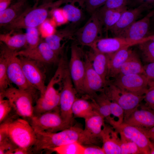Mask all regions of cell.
I'll use <instances>...</instances> for the list:
<instances>
[{"instance_id": "816d5d0a", "label": "cell", "mask_w": 154, "mask_h": 154, "mask_svg": "<svg viewBox=\"0 0 154 154\" xmlns=\"http://www.w3.org/2000/svg\"><path fill=\"white\" fill-rule=\"evenodd\" d=\"M139 5H144L148 9H150L154 5V0H137Z\"/></svg>"}, {"instance_id": "9c48e42d", "label": "cell", "mask_w": 154, "mask_h": 154, "mask_svg": "<svg viewBox=\"0 0 154 154\" xmlns=\"http://www.w3.org/2000/svg\"><path fill=\"white\" fill-rule=\"evenodd\" d=\"M86 53L77 43L71 46V55L68 64L70 75L77 92L82 94L83 82L85 72Z\"/></svg>"}, {"instance_id": "681fc988", "label": "cell", "mask_w": 154, "mask_h": 154, "mask_svg": "<svg viewBox=\"0 0 154 154\" xmlns=\"http://www.w3.org/2000/svg\"><path fill=\"white\" fill-rule=\"evenodd\" d=\"M141 128L147 134L150 141L154 144V126L149 129Z\"/></svg>"}, {"instance_id": "d590c367", "label": "cell", "mask_w": 154, "mask_h": 154, "mask_svg": "<svg viewBox=\"0 0 154 154\" xmlns=\"http://www.w3.org/2000/svg\"><path fill=\"white\" fill-rule=\"evenodd\" d=\"M119 133L120 138L121 154H142L135 143L121 133Z\"/></svg>"}, {"instance_id": "8992f818", "label": "cell", "mask_w": 154, "mask_h": 154, "mask_svg": "<svg viewBox=\"0 0 154 154\" xmlns=\"http://www.w3.org/2000/svg\"><path fill=\"white\" fill-rule=\"evenodd\" d=\"M104 92L110 100L116 102L123 109L124 112V120L138 108L144 99V95L135 94L111 82L107 81Z\"/></svg>"}, {"instance_id": "7a4b0ae2", "label": "cell", "mask_w": 154, "mask_h": 154, "mask_svg": "<svg viewBox=\"0 0 154 154\" xmlns=\"http://www.w3.org/2000/svg\"><path fill=\"white\" fill-rule=\"evenodd\" d=\"M35 94L30 91L10 86L0 95L8 100L16 114L29 120L34 116L33 98Z\"/></svg>"}, {"instance_id": "60d3db41", "label": "cell", "mask_w": 154, "mask_h": 154, "mask_svg": "<svg viewBox=\"0 0 154 154\" xmlns=\"http://www.w3.org/2000/svg\"><path fill=\"white\" fill-rule=\"evenodd\" d=\"M17 147L8 137L0 141V154H9Z\"/></svg>"}, {"instance_id": "ba28073f", "label": "cell", "mask_w": 154, "mask_h": 154, "mask_svg": "<svg viewBox=\"0 0 154 154\" xmlns=\"http://www.w3.org/2000/svg\"><path fill=\"white\" fill-rule=\"evenodd\" d=\"M28 121L35 132H56L71 126L63 119L59 109L34 115Z\"/></svg>"}, {"instance_id": "44dd1931", "label": "cell", "mask_w": 154, "mask_h": 154, "mask_svg": "<svg viewBox=\"0 0 154 154\" xmlns=\"http://www.w3.org/2000/svg\"><path fill=\"white\" fill-rule=\"evenodd\" d=\"M147 9L145 5H140L135 9H127L123 13L117 22L109 31L115 37H119L136 21L143 11Z\"/></svg>"}, {"instance_id": "11a10c76", "label": "cell", "mask_w": 154, "mask_h": 154, "mask_svg": "<svg viewBox=\"0 0 154 154\" xmlns=\"http://www.w3.org/2000/svg\"><path fill=\"white\" fill-rule=\"evenodd\" d=\"M53 0H41V3H51Z\"/></svg>"}, {"instance_id": "bcb514c9", "label": "cell", "mask_w": 154, "mask_h": 154, "mask_svg": "<svg viewBox=\"0 0 154 154\" xmlns=\"http://www.w3.org/2000/svg\"><path fill=\"white\" fill-rule=\"evenodd\" d=\"M83 154H105L102 147L93 145L84 146Z\"/></svg>"}, {"instance_id": "db71d44e", "label": "cell", "mask_w": 154, "mask_h": 154, "mask_svg": "<svg viewBox=\"0 0 154 154\" xmlns=\"http://www.w3.org/2000/svg\"><path fill=\"white\" fill-rule=\"evenodd\" d=\"M149 88L154 87V80H150L148 82Z\"/></svg>"}, {"instance_id": "52a82bcc", "label": "cell", "mask_w": 154, "mask_h": 154, "mask_svg": "<svg viewBox=\"0 0 154 154\" xmlns=\"http://www.w3.org/2000/svg\"><path fill=\"white\" fill-rule=\"evenodd\" d=\"M62 86L59 106L60 113L64 121L72 126L74 117L72 109L77 98V92L70 75L68 66L64 71Z\"/></svg>"}, {"instance_id": "4dcf8cb0", "label": "cell", "mask_w": 154, "mask_h": 154, "mask_svg": "<svg viewBox=\"0 0 154 154\" xmlns=\"http://www.w3.org/2000/svg\"><path fill=\"white\" fill-rule=\"evenodd\" d=\"M94 110L102 115L106 120L111 117L110 100L104 91L90 98Z\"/></svg>"}, {"instance_id": "8d00e7d4", "label": "cell", "mask_w": 154, "mask_h": 154, "mask_svg": "<svg viewBox=\"0 0 154 154\" xmlns=\"http://www.w3.org/2000/svg\"><path fill=\"white\" fill-rule=\"evenodd\" d=\"M84 149V145L75 142L55 148L51 151L59 154H83Z\"/></svg>"}, {"instance_id": "d6986e66", "label": "cell", "mask_w": 154, "mask_h": 154, "mask_svg": "<svg viewBox=\"0 0 154 154\" xmlns=\"http://www.w3.org/2000/svg\"><path fill=\"white\" fill-rule=\"evenodd\" d=\"M123 122L141 128H150L154 126V111L145 105L135 110Z\"/></svg>"}, {"instance_id": "b9f144b4", "label": "cell", "mask_w": 154, "mask_h": 154, "mask_svg": "<svg viewBox=\"0 0 154 154\" xmlns=\"http://www.w3.org/2000/svg\"><path fill=\"white\" fill-rule=\"evenodd\" d=\"M129 0H107L101 8L115 9L126 7Z\"/></svg>"}, {"instance_id": "7bdbcfd3", "label": "cell", "mask_w": 154, "mask_h": 154, "mask_svg": "<svg viewBox=\"0 0 154 154\" xmlns=\"http://www.w3.org/2000/svg\"><path fill=\"white\" fill-rule=\"evenodd\" d=\"M51 10L54 19L58 25L63 24L68 21L62 8H57Z\"/></svg>"}, {"instance_id": "ac0fdd59", "label": "cell", "mask_w": 154, "mask_h": 154, "mask_svg": "<svg viewBox=\"0 0 154 154\" xmlns=\"http://www.w3.org/2000/svg\"><path fill=\"white\" fill-rule=\"evenodd\" d=\"M140 43L119 37L102 38L97 40L90 48L96 51L110 54L123 48L130 47Z\"/></svg>"}, {"instance_id": "5b68a950", "label": "cell", "mask_w": 154, "mask_h": 154, "mask_svg": "<svg viewBox=\"0 0 154 154\" xmlns=\"http://www.w3.org/2000/svg\"><path fill=\"white\" fill-rule=\"evenodd\" d=\"M6 122L8 123V135L12 141L18 147L32 150L37 137L29 121L18 117Z\"/></svg>"}, {"instance_id": "ab89813d", "label": "cell", "mask_w": 154, "mask_h": 154, "mask_svg": "<svg viewBox=\"0 0 154 154\" xmlns=\"http://www.w3.org/2000/svg\"><path fill=\"white\" fill-rule=\"evenodd\" d=\"M107 0H84L86 9L90 15L103 6Z\"/></svg>"}, {"instance_id": "1f68e13d", "label": "cell", "mask_w": 154, "mask_h": 154, "mask_svg": "<svg viewBox=\"0 0 154 154\" xmlns=\"http://www.w3.org/2000/svg\"><path fill=\"white\" fill-rule=\"evenodd\" d=\"M19 117L8 100L0 95V124Z\"/></svg>"}, {"instance_id": "83f0119b", "label": "cell", "mask_w": 154, "mask_h": 154, "mask_svg": "<svg viewBox=\"0 0 154 154\" xmlns=\"http://www.w3.org/2000/svg\"><path fill=\"white\" fill-rule=\"evenodd\" d=\"M14 30L0 34V42L15 51L27 46L25 33H15Z\"/></svg>"}, {"instance_id": "d6a6232c", "label": "cell", "mask_w": 154, "mask_h": 154, "mask_svg": "<svg viewBox=\"0 0 154 154\" xmlns=\"http://www.w3.org/2000/svg\"><path fill=\"white\" fill-rule=\"evenodd\" d=\"M111 117L106 120L112 127L118 125L123 122L124 111L116 102L111 101L110 106Z\"/></svg>"}, {"instance_id": "e0dca14e", "label": "cell", "mask_w": 154, "mask_h": 154, "mask_svg": "<svg viewBox=\"0 0 154 154\" xmlns=\"http://www.w3.org/2000/svg\"><path fill=\"white\" fill-rule=\"evenodd\" d=\"M154 15V10L142 19L136 21L118 37L141 42L147 40V35L150 27L151 17Z\"/></svg>"}, {"instance_id": "277c9868", "label": "cell", "mask_w": 154, "mask_h": 154, "mask_svg": "<svg viewBox=\"0 0 154 154\" xmlns=\"http://www.w3.org/2000/svg\"><path fill=\"white\" fill-rule=\"evenodd\" d=\"M0 51V55L7 61V72L10 82L20 89L35 94L36 90L29 84L25 77L20 58L16 54L17 51L9 48L1 42Z\"/></svg>"}, {"instance_id": "ffe728a7", "label": "cell", "mask_w": 154, "mask_h": 154, "mask_svg": "<svg viewBox=\"0 0 154 154\" xmlns=\"http://www.w3.org/2000/svg\"><path fill=\"white\" fill-rule=\"evenodd\" d=\"M76 29L74 25L72 24L46 37L45 38L44 41L55 53L59 56L63 53L64 45L62 44V41L67 39L73 40Z\"/></svg>"}, {"instance_id": "836d02e7", "label": "cell", "mask_w": 154, "mask_h": 154, "mask_svg": "<svg viewBox=\"0 0 154 154\" xmlns=\"http://www.w3.org/2000/svg\"><path fill=\"white\" fill-rule=\"evenodd\" d=\"M62 9L68 21L72 24L79 22L83 17L82 10L73 4H66Z\"/></svg>"}, {"instance_id": "9a60e30c", "label": "cell", "mask_w": 154, "mask_h": 154, "mask_svg": "<svg viewBox=\"0 0 154 154\" xmlns=\"http://www.w3.org/2000/svg\"><path fill=\"white\" fill-rule=\"evenodd\" d=\"M25 77L29 84L39 91L40 94L44 92L45 85L44 75L37 63L31 59L19 56Z\"/></svg>"}, {"instance_id": "7dc6e473", "label": "cell", "mask_w": 154, "mask_h": 154, "mask_svg": "<svg viewBox=\"0 0 154 154\" xmlns=\"http://www.w3.org/2000/svg\"><path fill=\"white\" fill-rule=\"evenodd\" d=\"M145 75L149 81L154 80V62L149 63L144 66Z\"/></svg>"}, {"instance_id": "f1b7e54d", "label": "cell", "mask_w": 154, "mask_h": 154, "mask_svg": "<svg viewBox=\"0 0 154 154\" xmlns=\"http://www.w3.org/2000/svg\"><path fill=\"white\" fill-rule=\"evenodd\" d=\"M132 74H145L144 66L139 55L136 51L132 50L122 65L119 75Z\"/></svg>"}, {"instance_id": "484cf974", "label": "cell", "mask_w": 154, "mask_h": 154, "mask_svg": "<svg viewBox=\"0 0 154 154\" xmlns=\"http://www.w3.org/2000/svg\"><path fill=\"white\" fill-rule=\"evenodd\" d=\"M127 9V6L115 9L100 7L98 9L96 12L103 31L106 32L109 31L117 22L123 13Z\"/></svg>"}, {"instance_id": "8fae6325", "label": "cell", "mask_w": 154, "mask_h": 154, "mask_svg": "<svg viewBox=\"0 0 154 154\" xmlns=\"http://www.w3.org/2000/svg\"><path fill=\"white\" fill-rule=\"evenodd\" d=\"M91 15L85 25L76 29L74 35L79 44L90 47L97 40L102 38L103 31L96 11Z\"/></svg>"}, {"instance_id": "30bf717a", "label": "cell", "mask_w": 154, "mask_h": 154, "mask_svg": "<svg viewBox=\"0 0 154 154\" xmlns=\"http://www.w3.org/2000/svg\"><path fill=\"white\" fill-rule=\"evenodd\" d=\"M57 79L52 77L46 86L44 93L37 100L34 107V115L59 109L60 91L56 89V85L58 84Z\"/></svg>"}, {"instance_id": "4fadbf2b", "label": "cell", "mask_w": 154, "mask_h": 154, "mask_svg": "<svg viewBox=\"0 0 154 154\" xmlns=\"http://www.w3.org/2000/svg\"><path fill=\"white\" fill-rule=\"evenodd\" d=\"M19 56H22L37 62L47 64L59 62V56L50 48L44 41H41L38 45L33 48L26 47L16 52Z\"/></svg>"}, {"instance_id": "f35d334b", "label": "cell", "mask_w": 154, "mask_h": 154, "mask_svg": "<svg viewBox=\"0 0 154 154\" xmlns=\"http://www.w3.org/2000/svg\"><path fill=\"white\" fill-rule=\"evenodd\" d=\"M10 83L7 74L6 60L0 54V92L8 88Z\"/></svg>"}, {"instance_id": "e575fe53", "label": "cell", "mask_w": 154, "mask_h": 154, "mask_svg": "<svg viewBox=\"0 0 154 154\" xmlns=\"http://www.w3.org/2000/svg\"><path fill=\"white\" fill-rule=\"evenodd\" d=\"M138 44L143 61L147 63L154 62V41L149 39Z\"/></svg>"}, {"instance_id": "f546056e", "label": "cell", "mask_w": 154, "mask_h": 154, "mask_svg": "<svg viewBox=\"0 0 154 154\" xmlns=\"http://www.w3.org/2000/svg\"><path fill=\"white\" fill-rule=\"evenodd\" d=\"M74 117L84 119L92 115L94 112L92 104L85 99L77 98L72 109Z\"/></svg>"}, {"instance_id": "d4e9b609", "label": "cell", "mask_w": 154, "mask_h": 154, "mask_svg": "<svg viewBox=\"0 0 154 154\" xmlns=\"http://www.w3.org/2000/svg\"><path fill=\"white\" fill-rule=\"evenodd\" d=\"M28 0H17L7 9L0 12V26L9 24L21 15L29 7Z\"/></svg>"}, {"instance_id": "603a6c76", "label": "cell", "mask_w": 154, "mask_h": 154, "mask_svg": "<svg viewBox=\"0 0 154 154\" xmlns=\"http://www.w3.org/2000/svg\"><path fill=\"white\" fill-rule=\"evenodd\" d=\"M130 47L123 48L115 52L109 54V58L107 80L115 78L119 74L121 68L128 57L132 50Z\"/></svg>"}, {"instance_id": "c3c4849f", "label": "cell", "mask_w": 154, "mask_h": 154, "mask_svg": "<svg viewBox=\"0 0 154 154\" xmlns=\"http://www.w3.org/2000/svg\"><path fill=\"white\" fill-rule=\"evenodd\" d=\"M33 153L32 150H31L17 147L12 150L10 154H27Z\"/></svg>"}, {"instance_id": "2e32d148", "label": "cell", "mask_w": 154, "mask_h": 154, "mask_svg": "<svg viewBox=\"0 0 154 154\" xmlns=\"http://www.w3.org/2000/svg\"><path fill=\"white\" fill-rule=\"evenodd\" d=\"M113 127L135 143L142 154H150L149 145L151 141L141 128L124 122Z\"/></svg>"}, {"instance_id": "4316f807", "label": "cell", "mask_w": 154, "mask_h": 154, "mask_svg": "<svg viewBox=\"0 0 154 154\" xmlns=\"http://www.w3.org/2000/svg\"><path fill=\"white\" fill-rule=\"evenodd\" d=\"M105 118L97 112L85 120V132L90 137L98 140L101 139V133L105 125Z\"/></svg>"}, {"instance_id": "f6af8a7d", "label": "cell", "mask_w": 154, "mask_h": 154, "mask_svg": "<svg viewBox=\"0 0 154 154\" xmlns=\"http://www.w3.org/2000/svg\"><path fill=\"white\" fill-rule=\"evenodd\" d=\"M145 105L154 111V87L149 88L144 95Z\"/></svg>"}, {"instance_id": "f907efd6", "label": "cell", "mask_w": 154, "mask_h": 154, "mask_svg": "<svg viewBox=\"0 0 154 154\" xmlns=\"http://www.w3.org/2000/svg\"><path fill=\"white\" fill-rule=\"evenodd\" d=\"M15 0H0V12L7 9Z\"/></svg>"}, {"instance_id": "f5cc1de1", "label": "cell", "mask_w": 154, "mask_h": 154, "mask_svg": "<svg viewBox=\"0 0 154 154\" xmlns=\"http://www.w3.org/2000/svg\"><path fill=\"white\" fill-rule=\"evenodd\" d=\"M149 147L150 154H154V144L151 141L149 143Z\"/></svg>"}, {"instance_id": "ee69618b", "label": "cell", "mask_w": 154, "mask_h": 154, "mask_svg": "<svg viewBox=\"0 0 154 154\" xmlns=\"http://www.w3.org/2000/svg\"><path fill=\"white\" fill-rule=\"evenodd\" d=\"M40 26L41 33L45 38L53 34L56 31L54 27L49 21L46 20Z\"/></svg>"}, {"instance_id": "6da1fadb", "label": "cell", "mask_w": 154, "mask_h": 154, "mask_svg": "<svg viewBox=\"0 0 154 154\" xmlns=\"http://www.w3.org/2000/svg\"><path fill=\"white\" fill-rule=\"evenodd\" d=\"M35 133L37 139L32 148L35 153L45 150L51 151L55 148L75 142L84 145H93L98 140L91 137L84 129L76 126L56 132Z\"/></svg>"}, {"instance_id": "7402d4cb", "label": "cell", "mask_w": 154, "mask_h": 154, "mask_svg": "<svg viewBox=\"0 0 154 154\" xmlns=\"http://www.w3.org/2000/svg\"><path fill=\"white\" fill-rule=\"evenodd\" d=\"M119 133L112 127L105 124L101 138L105 154H121L120 138Z\"/></svg>"}, {"instance_id": "cb8c5ba5", "label": "cell", "mask_w": 154, "mask_h": 154, "mask_svg": "<svg viewBox=\"0 0 154 154\" xmlns=\"http://www.w3.org/2000/svg\"><path fill=\"white\" fill-rule=\"evenodd\" d=\"M86 54L93 68L104 80L107 82L109 55L96 51L92 48Z\"/></svg>"}, {"instance_id": "7c38bea8", "label": "cell", "mask_w": 154, "mask_h": 154, "mask_svg": "<svg viewBox=\"0 0 154 154\" xmlns=\"http://www.w3.org/2000/svg\"><path fill=\"white\" fill-rule=\"evenodd\" d=\"M148 82L144 74H132L119 75L111 82L127 91L143 96L149 88Z\"/></svg>"}, {"instance_id": "5bb4252c", "label": "cell", "mask_w": 154, "mask_h": 154, "mask_svg": "<svg viewBox=\"0 0 154 154\" xmlns=\"http://www.w3.org/2000/svg\"><path fill=\"white\" fill-rule=\"evenodd\" d=\"M85 63L86 70L82 94L92 98L98 93L104 91L107 82L104 80L93 68L86 53Z\"/></svg>"}, {"instance_id": "9f6ffc18", "label": "cell", "mask_w": 154, "mask_h": 154, "mask_svg": "<svg viewBox=\"0 0 154 154\" xmlns=\"http://www.w3.org/2000/svg\"><path fill=\"white\" fill-rule=\"evenodd\" d=\"M149 39H151L154 41V35L150 36Z\"/></svg>"}, {"instance_id": "74e56055", "label": "cell", "mask_w": 154, "mask_h": 154, "mask_svg": "<svg viewBox=\"0 0 154 154\" xmlns=\"http://www.w3.org/2000/svg\"><path fill=\"white\" fill-rule=\"evenodd\" d=\"M27 47L33 48L37 46L41 40L40 32L37 27H31L26 29L25 33Z\"/></svg>"}, {"instance_id": "3957f363", "label": "cell", "mask_w": 154, "mask_h": 154, "mask_svg": "<svg viewBox=\"0 0 154 154\" xmlns=\"http://www.w3.org/2000/svg\"><path fill=\"white\" fill-rule=\"evenodd\" d=\"M53 3H41L38 6L36 3L33 7H29L16 19L3 27L9 31L37 27L46 20L49 9L52 8Z\"/></svg>"}]
</instances>
